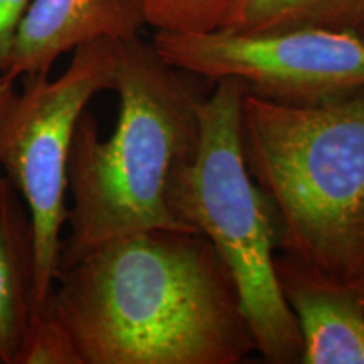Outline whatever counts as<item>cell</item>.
<instances>
[{
	"instance_id": "6da1fadb",
	"label": "cell",
	"mask_w": 364,
	"mask_h": 364,
	"mask_svg": "<svg viewBox=\"0 0 364 364\" xmlns=\"http://www.w3.org/2000/svg\"><path fill=\"white\" fill-rule=\"evenodd\" d=\"M46 307L83 364H238L257 351L233 277L198 231L97 245L61 265Z\"/></svg>"
},
{
	"instance_id": "7a4b0ae2",
	"label": "cell",
	"mask_w": 364,
	"mask_h": 364,
	"mask_svg": "<svg viewBox=\"0 0 364 364\" xmlns=\"http://www.w3.org/2000/svg\"><path fill=\"white\" fill-rule=\"evenodd\" d=\"M113 91L120 107L112 136L83 112L68 162L70 236L61 263L105 241L149 230L194 231L167 201L174 167L193 154L199 136L201 98L181 71L140 36L120 41Z\"/></svg>"
},
{
	"instance_id": "3957f363",
	"label": "cell",
	"mask_w": 364,
	"mask_h": 364,
	"mask_svg": "<svg viewBox=\"0 0 364 364\" xmlns=\"http://www.w3.org/2000/svg\"><path fill=\"white\" fill-rule=\"evenodd\" d=\"M241 139L280 252L364 290V86L304 105L245 91Z\"/></svg>"
},
{
	"instance_id": "277c9868",
	"label": "cell",
	"mask_w": 364,
	"mask_h": 364,
	"mask_svg": "<svg viewBox=\"0 0 364 364\" xmlns=\"http://www.w3.org/2000/svg\"><path fill=\"white\" fill-rule=\"evenodd\" d=\"M216 83L199 103L198 144L172 171L167 201L184 225L211 241L233 277L255 349L267 363H300L302 338L275 273V215L245 161V90L236 80Z\"/></svg>"
},
{
	"instance_id": "5b68a950",
	"label": "cell",
	"mask_w": 364,
	"mask_h": 364,
	"mask_svg": "<svg viewBox=\"0 0 364 364\" xmlns=\"http://www.w3.org/2000/svg\"><path fill=\"white\" fill-rule=\"evenodd\" d=\"M120 41L80 46L61 76H24L0 125V166L21 194L33 231V309L46 306L59 273L68 221V162L90 100L113 90Z\"/></svg>"
},
{
	"instance_id": "8992f818",
	"label": "cell",
	"mask_w": 364,
	"mask_h": 364,
	"mask_svg": "<svg viewBox=\"0 0 364 364\" xmlns=\"http://www.w3.org/2000/svg\"><path fill=\"white\" fill-rule=\"evenodd\" d=\"M152 44L181 73L236 80L247 93L280 103H316L364 86V36L349 29L156 31Z\"/></svg>"
},
{
	"instance_id": "52a82bcc",
	"label": "cell",
	"mask_w": 364,
	"mask_h": 364,
	"mask_svg": "<svg viewBox=\"0 0 364 364\" xmlns=\"http://www.w3.org/2000/svg\"><path fill=\"white\" fill-rule=\"evenodd\" d=\"M280 292L302 338V364H364V290L277 252Z\"/></svg>"
},
{
	"instance_id": "ba28073f",
	"label": "cell",
	"mask_w": 364,
	"mask_h": 364,
	"mask_svg": "<svg viewBox=\"0 0 364 364\" xmlns=\"http://www.w3.org/2000/svg\"><path fill=\"white\" fill-rule=\"evenodd\" d=\"M147 24L145 0H31L7 75H48L59 56L93 41L136 38Z\"/></svg>"
},
{
	"instance_id": "9c48e42d",
	"label": "cell",
	"mask_w": 364,
	"mask_h": 364,
	"mask_svg": "<svg viewBox=\"0 0 364 364\" xmlns=\"http://www.w3.org/2000/svg\"><path fill=\"white\" fill-rule=\"evenodd\" d=\"M33 311V231L21 194L0 176V361L14 364Z\"/></svg>"
},
{
	"instance_id": "30bf717a",
	"label": "cell",
	"mask_w": 364,
	"mask_h": 364,
	"mask_svg": "<svg viewBox=\"0 0 364 364\" xmlns=\"http://www.w3.org/2000/svg\"><path fill=\"white\" fill-rule=\"evenodd\" d=\"M364 22V0H238L221 29L238 33L327 27L356 31Z\"/></svg>"
},
{
	"instance_id": "8fae6325",
	"label": "cell",
	"mask_w": 364,
	"mask_h": 364,
	"mask_svg": "<svg viewBox=\"0 0 364 364\" xmlns=\"http://www.w3.org/2000/svg\"><path fill=\"white\" fill-rule=\"evenodd\" d=\"M14 364H83L70 331L48 307L33 309Z\"/></svg>"
},
{
	"instance_id": "7c38bea8",
	"label": "cell",
	"mask_w": 364,
	"mask_h": 364,
	"mask_svg": "<svg viewBox=\"0 0 364 364\" xmlns=\"http://www.w3.org/2000/svg\"><path fill=\"white\" fill-rule=\"evenodd\" d=\"M238 0H145L147 24L164 33H209L225 27Z\"/></svg>"
},
{
	"instance_id": "4fadbf2b",
	"label": "cell",
	"mask_w": 364,
	"mask_h": 364,
	"mask_svg": "<svg viewBox=\"0 0 364 364\" xmlns=\"http://www.w3.org/2000/svg\"><path fill=\"white\" fill-rule=\"evenodd\" d=\"M31 0H0V71H7L21 22Z\"/></svg>"
},
{
	"instance_id": "5bb4252c",
	"label": "cell",
	"mask_w": 364,
	"mask_h": 364,
	"mask_svg": "<svg viewBox=\"0 0 364 364\" xmlns=\"http://www.w3.org/2000/svg\"><path fill=\"white\" fill-rule=\"evenodd\" d=\"M16 95V78H12L6 71H0V125H2L4 118H6Z\"/></svg>"
},
{
	"instance_id": "9a60e30c",
	"label": "cell",
	"mask_w": 364,
	"mask_h": 364,
	"mask_svg": "<svg viewBox=\"0 0 364 364\" xmlns=\"http://www.w3.org/2000/svg\"><path fill=\"white\" fill-rule=\"evenodd\" d=\"M356 33H359V34H361V36H364V22H363L361 26L358 27V29H356Z\"/></svg>"
},
{
	"instance_id": "2e32d148",
	"label": "cell",
	"mask_w": 364,
	"mask_h": 364,
	"mask_svg": "<svg viewBox=\"0 0 364 364\" xmlns=\"http://www.w3.org/2000/svg\"><path fill=\"white\" fill-rule=\"evenodd\" d=\"M0 364H2V361H0Z\"/></svg>"
}]
</instances>
